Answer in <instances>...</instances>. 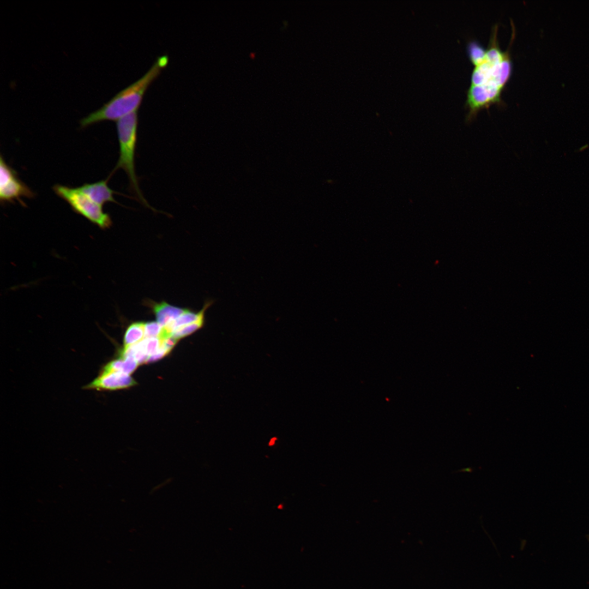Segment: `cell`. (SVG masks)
I'll return each mask as SVG.
<instances>
[{
	"instance_id": "1",
	"label": "cell",
	"mask_w": 589,
	"mask_h": 589,
	"mask_svg": "<svg viewBox=\"0 0 589 589\" xmlns=\"http://www.w3.org/2000/svg\"><path fill=\"white\" fill-rule=\"evenodd\" d=\"M337 120L335 110L317 112L284 154L240 181L201 216L163 237L161 254L209 240L236 241L276 221L291 182L335 130Z\"/></svg>"
},
{
	"instance_id": "2",
	"label": "cell",
	"mask_w": 589,
	"mask_h": 589,
	"mask_svg": "<svg viewBox=\"0 0 589 589\" xmlns=\"http://www.w3.org/2000/svg\"><path fill=\"white\" fill-rule=\"evenodd\" d=\"M275 252V221L265 224L233 241L232 255L239 290V312L225 346L239 337L247 339L257 358L261 383L287 411L312 422L298 409L287 393L272 347L269 313L274 289Z\"/></svg>"
},
{
	"instance_id": "3",
	"label": "cell",
	"mask_w": 589,
	"mask_h": 589,
	"mask_svg": "<svg viewBox=\"0 0 589 589\" xmlns=\"http://www.w3.org/2000/svg\"><path fill=\"white\" fill-rule=\"evenodd\" d=\"M109 385L131 401L153 426L166 432L203 458L217 457L225 447L221 434L209 425L204 412L184 401L157 375L112 369Z\"/></svg>"
},
{
	"instance_id": "4",
	"label": "cell",
	"mask_w": 589,
	"mask_h": 589,
	"mask_svg": "<svg viewBox=\"0 0 589 589\" xmlns=\"http://www.w3.org/2000/svg\"><path fill=\"white\" fill-rule=\"evenodd\" d=\"M70 388L36 354L31 340L16 330L1 311L0 315V401L3 407L37 401L49 407L44 395L64 396Z\"/></svg>"
},
{
	"instance_id": "5",
	"label": "cell",
	"mask_w": 589,
	"mask_h": 589,
	"mask_svg": "<svg viewBox=\"0 0 589 589\" xmlns=\"http://www.w3.org/2000/svg\"><path fill=\"white\" fill-rule=\"evenodd\" d=\"M216 360L217 357L188 366L169 368L156 375L184 401L202 412L218 404L236 407L227 395L228 382L215 370Z\"/></svg>"
}]
</instances>
